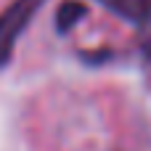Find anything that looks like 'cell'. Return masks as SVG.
Instances as JSON below:
<instances>
[{
  "instance_id": "cell-2",
  "label": "cell",
  "mask_w": 151,
  "mask_h": 151,
  "mask_svg": "<svg viewBox=\"0 0 151 151\" xmlns=\"http://www.w3.org/2000/svg\"><path fill=\"white\" fill-rule=\"evenodd\" d=\"M98 3L133 24H146L151 19V0H98Z\"/></svg>"
},
{
  "instance_id": "cell-3",
  "label": "cell",
  "mask_w": 151,
  "mask_h": 151,
  "mask_svg": "<svg viewBox=\"0 0 151 151\" xmlns=\"http://www.w3.org/2000/svg\"><path fill=\"white\" fill-rule=\"evenodd\" d=\"M85 13H88V5H82V3H77V0H66V3L58 8V13H56V27H58V32H69Z\"/></svg>"
},
{
  "instance_id": "cell-1",
  "label": "cell",
  "mask_w": 151,
  "mask_h": 151,
  "mask_svg": "<svg viewBox=\"0 0 151 151\" xmlns=\"http://www.w3.org/2000/svg\"><path fill=\"white\" fill-rule=\"evenodd\" d=\"M42 5L45 0H11L0 11V69L11 64L19 37L24 35V29L32 24Z\"/></svg>"
}]
</instances>
